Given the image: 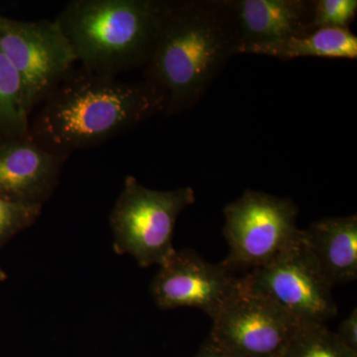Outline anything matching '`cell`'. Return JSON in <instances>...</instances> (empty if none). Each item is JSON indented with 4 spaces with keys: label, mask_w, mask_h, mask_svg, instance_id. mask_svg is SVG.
<instances>
[{
    "label": "cell",
    "mask_w": 357,
    "mask_h": 357,
    "mask_svg": "<svg viewBox=\"0 0 357 357\" xmlns=\"http://www.w3.org/2000/svg\"><path fill=\"white\" fill-rule=\"evenodd\" d=\"M211 321L204 344L225 357H281L302 326L241 286Z\"/></svg>",
    "instance_id": "cell-8"
},
{
    "label": "cell",
    "mask_w": 357,
    "mask_h": 357,
    "mask_svg": "<svg viewBox=\"0 0 357 357\" xmlns=\"http://www.w3.org/2000/svg\"><path fill=\"white\" fill-rule=\"evenodd\" d=\"M7 278V274L3 271L1 267H0V281H6Z\"/></svg>",
    "instance_id": "cell-20"
},
{
    "label": "cell",
    "mask_w": 357,
    "mask_h": 357,
    "mask_svg": "<svg viewBox=\"0 0 357 357\" xmlns=\"http://www.w3.org/2000/svg\"><path fill=\"white\" fill-rule=\"evenodd\" d=\"M68 158L47 151L28 135L0 138V197L43 206Z\"/></svg>",
    "instance_id": "cell-10"
},
{
    "label": "cell",
    "mask_w": 357,
    "mask_h": 357,
    "mask_svg": "<svg viewBox=\"0 0 357 357\" xmlns=\"http://www.w3.org/2000/svg\"><path fill=\"white\" fill-rule=\"evenodd\" d=\"M338 340L349 349L357 352V309L354 307L349 316L340 321L337 332Z\"/></svg>",
    "instance_id": "cell-18"
},
{
    "label": "cell",
    "mask_w": 357,
    "mask_h": 357,
    "mask_svg": "<svg viewBox=\"0 0 357 357\" xmlns=\"http://www.w3.org/2000/svg\"><path fill=\"white\" fill-rule=\"evenodd\" d=\"M42 206L0 197V248L13 237L34 225L41 215Z\"/></svg>",
    "instance_id": "cell-16"
},
{
    "label": "cell",
    "mask_w": 357,
    "mask_h": 357,
    "mask_svg": "<svg viewBox=\"0 0 357 357\" xmlns=\"http://www.w3.org/2000/svg\"><path fill=\"white\" fill-rule=\"evenodd\" d=\"M303 241L331 285L357 278V217L325 218L302 231Z\"/></svg>",
    "instance_id": "cell-12"
},
{
    "label": "cell",
    "mask_w": 357,
    "mask_h": 357,
    "mask_svg": "<svg viewBox=\"0 0 357 357\" xmlns=\"http://www.w3.org/2000/svg\"><path fill=\"white\" fill-rule=\"evenodd\" d=\"M0 50L17 73L30 112L76 67V55L57 20L0 15Z\"/></svg>",
    "instance_id": "cell-7"
},
{
    "label": "cell",
    "mask_w": 357,
    "mask_h": 357,
    "mask_svg": "<svg viewBox=\"0 0 357 357\" xmlns=\"http://www.w3.org/2000/svg\"><path fill=\"white\" fill-rule=\"evenodd\" d=\"M223 234L229 253L222 262L230 271L255 269L299 238V208L292 199L246 190L223 210Z\"/></svg>",
    "instance_id": "cell-6"
},
{
    "label": "cell",
    "mask_w": 357,
    "mask_h": 357,
    "mask_svg": "<svg viewBox=\"0 0 357 357\" xmlns=\"http://www.w3.org/2000/svg\"><path fill=\"white\" fill-rule=\"evenodd\" d=\"M236 48L227 0H167L142 82L161 114H180L199 102Z\"/></svg>",
    "instance_id": "cell-1"
},
{
    "label": "cell",
    "mask_w": 357,
    "mask_h": 357,
    "mask_svg": "<svg viewBox=\"0 0 357 357\" xmlns=\"http://www.w3.org/2000/svg\"><path fill=\"white\" fill-rule=\"evenodd\" d=\"M195 357H225L220 356L218 352L213 351L211 347H208V344H204L203 347H202L201 351H199V354H197Z\"/></svg>",
    "instance_id": "cell-19"
},
{
    "label": "cell",
    "mask_w": 357,
    "mask_h": 357,
    "mask_svg": "<svg viewBox=\"0 0 357 357\" xmlns=\"http://www.w3.org/2000/svg\"><path fill=\"white\" fill-rule=\"evenodd\" d=\"M356 14V0H314L312 27L349 29Z\"/></svg>",
    "instance_id": "cell-17"
},
{
    "label": "cell",
    "mask_w": 357,
    "mask_h": 357,
    "mask_svg": "<svg viewBox=\"0 0 357 357\" xmlns=\"http://www.w3.org/2000/svg\"><path fill=\"white\" fill-rule=\"evenodd\" d=\"M166 3L167 0H74L56 20L79 66L116 77L146 64Z\"/></svg>",
    "instance_id": "cell-3"
},
{
    "label": "cell",
    "mask_w": 357,
    "mask_h": 357,
    "mask_svg": "<svg viewBox=\"0 0 357 357\" xmlns=\"http://www.w3.org/2000/svg\"><path fill=\"white\" fill-rule=\"evenodd\" d=\"M241 287L301 326L326 325L337 314L333 286L307 251L302 232L273 259L241 276Z\"/></svg>",
    "instance_id": "cell-5"
},
{
    "label": "cell",
    "mask_w": 357,
    "mask_h": 357,
    "mask_svg": "<svg viewBox=\"0 0 357 357\" xmlns=\"http://www.w3.org/2000/svg\"><path fill=\"white\" fill-rule=\"evenodd\" d=\"M236 33V55L251 45L314 32V0H227Z\"/></svg>",
    "instance_id": "cell-11"
},
{
    "label": "cell",
    "mask_w": 357,
    "mask_h": 357,
    "mask_svg": "<svg viewBox=\"0 0 357 357\" xmlns=\"http://www.w3.org/2000/svg\"><path fill=\"white\" fill-rule=\"evenodd\" d=\"M195 202L191 187L156 191L128 176L109 218L115 253L132 256L143 268L161 266L176 251L173 236L178 215Z\"/></svg>",
    "instance_id": "cell-4"
},
{
    "label": "cell",
    "mask_w": 357,
    "mask_h": 357,
    "mask_svg": "<svg viewBox=\"0 0 357 357\" xmlns=\"http://www.w3.org/2000/svg\"><path fill=\"white\" fill-rule=\"evenodd\" d=\"M30 116L20 77L0 50V138L28 135Z\"/></svg>",
    "instance_id": "cell-14"
},
{
    "label": "cell",
    "mask_w": 357,
    "mask_h": 357,
    "mask_svg": "<svg viewBox=\"0 0 357 357\" xmlns=\"http://www.w3.org/2000/svg\"><path fill=\"white\" fill-rule=\"evenodd\" d=\"M28 136L40 147L69 157L98 146L161 114L158 98L142 81L74 67L39 103Z\"/></svg>",
    "instance_id": "cell-2"
},
{
    "label": "cell",
    "mask_w": 357,
    "mask_h": 357,
    "mask_svg": "<svg viewBox=\"0 0 357 357\" xmlns=\"http://www.w3.org/2000/svg\"><path fill=\"white\" fill-rule=\"evenodd\" d=\"M238 54L263 55L282 61L297 58L357 59V37L349 29L326 28L310 34L251 45Z\"/></svg>",
    "instance_id": "cell-13"
},
{
    "label": "cell",
    "mask_w": 357,
    "mask_h": 357,
    "mask_svg": "<svg viewBox=\"0 0 357 357\" xmlns=\"http://www.w3.org/2000/svg\"><path fill=\"white\" fill-rule=\"evenodd\" d=\"M239 286L241 277L222 263L213 264L196 251L182 249L160 266L151 293L160 309L196 307L213 319Z\"/></svg>",
    "instance_id": "cell-9"
},
{
    "label": "cell",
    "mask_w": 357,
    "mask_h": 357,
    "mask_svg": "<svg viewBox=\"0 0 357 357\" xmlns=\"http://www.w3.org/2000/svg\"><path fill=\"white\" fill-rule=\"evenodd\" d=\"M281 357H357L326 325L302 326Z\"/></svg>",
    "instance_id": "cell-15"
}]
</instances>
